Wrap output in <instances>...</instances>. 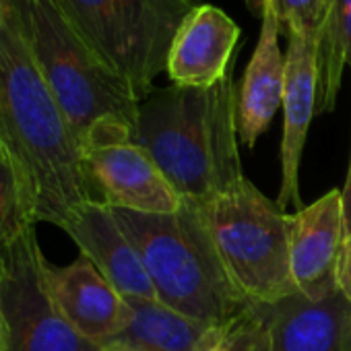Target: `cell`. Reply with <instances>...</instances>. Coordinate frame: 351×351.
I'll list each match as a JSON object with an SVG mask.
<instances>
[{
	"label": "cell",
	"instance_id": "cell-1",
	"mask_svg": "<svg viewBox=\"0 0 351 351\" xmlns=\"http://www.w3.org/2000/svg\"><path fill=\"white\" fill-rule=\"evenodd\" d=\"M0 143L23 176L38 223L62 230L79 207L97 201L81 143L40 73L15 13L0 23Z\"/></svg>",
	"mask_w": 351,
	"mask_h": 351
},
{
	"label": "cell",
	"instance_id": "cell-2",
	"mask_svg": "<svg viewBox=\"0 0 351 351\" xmlns=\"http://www.w3.org/2000/svg\"><path fill=\"white\" fill-rule=\"evenodd\" d=\"M134 141L182 203L205 207L244 178L234 75L207 89H153L138 106Z\"/></svg>",
	"mask_w": 351,
	"mask_h": 351
},
{
	"label": "cell",
	"instance_id": "cell-3",
	"mask_svg": "<svg viewBox=\"0 0 351 351\" xmlns=\"http://www.w3.org/2000/svg\"><path fill=\"white\" fill-rule=\"evenodd\" d=\"M112 213L141 254L157 302L163 306L217 326L250 304L230 279L201 207L184 203L169 215L128 209H112Z\"/></svg>",
	"mask_w": 351,
	"mask_h": 351
},
{
	"label": "cell",
	"instance_id": "cell-4",
	"mask_svg": "<svg viewBox=\"0 0 351 351\" xmlns=\"http://www.w3.org/2000/svg\"><path fill=\"white\" fill-rule=\"evenodd\" d=\"M13 13L81 149L106 124L136 128L141 99L132 85L83 40L56 0H13Z\"/></svg>",
	"mask_w": 351,
	"mask_h": 351
},
{
	"label": "cell",
	"instance_id": "cell-5",
	"mask_svg": "<svg viewBox=\"0 0 351 351\" xmlns=\"http://www.w3.org/2000/svg\"><path fill=\"white\" fill-rule=\"evenodd\" d=\"M234 285L254 304H279L298 291L289 263L291 215L246 176L201 207Z\"/></svg>",
	"mask_w": 351,
	"mask_h": 351
},
{
	"label": "cell",
	"instance_id": "cell-6",
	"mask_svg": "<svg viewBox=\"0 0 351 351\" xmlns=\"http://www.w3.org/2000/svg\"><path fill=\"white\" fill-rule=\"evenodd\" d=\"M83 40L143 101L165 73L171 40L195 0H56Z\"/></svg>",
	"mask_w": 351,
	"mask_h": 351
},
{
	"label": "cell",
	"instance_id": "cell-7",
	"mask_svg": "<svg viewBox=\"0 0 351 351\" xmlns=\"http://www.w3.org/2000/svg\"><path fill=\"white\" fill-rule=\"evenodd\" d=\"M36 223L0 250L3 351H101L60 312Z\"/></svg>",
	"mask_w": 351,
	"mask_h": 351
},
{
	"label": "cell",
	"instance_id": "cell-8",
	"mask_svg": "<svg viewBox=\"0 0 351 351\" xmlns=\"http://www.w3.org/2000/svg\"><path fill=\"white\" fill-rule=\"evenodd\" d=\"M83 159L97 201L112 209L169 215L184 205L126 124L97 128L83 143Z\"/></svg>",
	"mask_w": 351,
	"mask_h": 351
},
{
	"label": "cell",
	"instance_id": "cell-9",
	"mask_svg": "<svg viewBox=\"0 0 351 351\" xmlns=\"http://www.w3.org/2000/svg\"><path fill=\"white\" fill-rule=\"evenodd\" d=\"M285 52V89H283V136H281V186L277 205L295 213L302 207L300 195V165L314 114H318V38L291 27Z\"/></svg>",
	"mask_w": 351,
	"mask_h": 351
},
{
	"label": "cell",
	"instance_id": "cell-10",
	"mask_svg": "<svg viewBox=\"0 0 351 351\" xmlns=\"http://www.w3.org/2000/svg\"><path fill=\"white\" fill-rule=\"evenodd\" d=\"M345 238L343 193L328 191L291 215L289 263L298 291L320 300L337 291V263Z\"/></svg>",
	"mask_w": 351,
	"mask_h": 351
},
{
	"label": "cell",
	"instance_id": "cell-11",
	"mask_svg": "<svg viewBox=\"0 0 351 351\" xmlns=\"http://www.w3.org/2000/svg\"><path fill=\"white\" fill-rule=\"evenodd\" d=\"M238 23L215 5H197L171 40L165 73L176 87L207 89L232 71Z\"/></svg>",
	"mask_w": 351,
	"mask_h": 351
},
{
	"label": "cell",
	"instance_id": "cell-12",
	"mask_svg": "<svg viewBox=\"0 0 351 351\" xmlns=\"http://www.w3.org/2000/svg\"><path fill=\"white\" fill-rule=\"evenodd\" d=\"M62 230L122 298L157 300L141 254L106 203H85L71 215Z\"/></svg>",
	"mask_w": 351,
	"mask_h": 351
},
{
	"label": "cell",
	"instance_id": "cell-13",
	"mask_svg": "<svg viewBox=\"0 0 351 351\" xmlns=\"http://www.w3.org/2000/svg\"><path fill=\"white\" fill-rule=\"evenodd\" d=\"M50 291L64 318L99 347L110 345L126 326L130 308L97 267L79 254L66 267L48 269Z\"/></svg>",
	"mask_w": 351,
	"mask_h": 351
},
{
	"label": "cell",
	"instance_id": "cell-14",
	"mask_svg": "<svg viewBox=\"0 0 351 351\" xmlns=\"http://www.w3.org/2000/svg\"><path fill=\"white\" fill-rule=\"evenodd\" d=\"M261 34L252 58L238 87V134L240 143L254 149L256 141L271 126L283 104L285 89V54L281 52V21L275 0H267L261 17Z\"/></svg>",
	"mask_w": 351,
	"mask_h": 351
},
{
	"label": "cell",
	"instance_id": "cell-15",
	"mask_svg": "<svg viewBox=\"0 0 351 351\" xmlns=\"http://www.w3.org/2000/svg\"><path fill=\"white\" fill-rule=\"evenodd\" d=\"M271 351H351V304L337 289L302 293L271 306Z\"/></svg>",
	"mask_w": 351,
	"mask_h": 351
},
{
	"label": "cell",
	"instance_id": "cell-16",
	"mask_svg": "<svg viewBox=\"0 0 351 351\" xmlns=\"http://www.w3.org/2000/svg\"><path fill=\"white\" fill-rule=\"evenodd\" d=\"M130 316L110 345L138 351H207L217 326L189 318L157 300H128Z\"/></svg>",
	"mask_w": 351,
	"mask_h": 351
},
{
	"label": "cell",
	"instance_id": "cell-17",
	"mask_svg": "<svg viewBox=\"0 0 351 351\" xmlns=\"http://www.w3.org/2000/svg\"><path fill=\"white\" fill-rule=\"evenodd\" d=\"M345 69H351V0H332L318 40V114L335 110Z\"/></svg>",
	"mask_w": 351,
	"mask_h": 351
},
{
	"label": "cell",
	"instance_id": "cell-18",
	"mask_svg": "<svg viewBox=\"0 0 351 351\" xmlns=\"http://www.w3.org/2000/svg\"><path fill=\"white\" fill-rule=\"evenodd\" d=\"M38 223L23 176L0 143V250L9 246L27 226Z\"/></svg>",
	"mask_w": 351,
	"mask_h": 351
},
{
	"label": "cell",
	"instance_id": "cell-19",
	"mask_svg": "<svg viewBox=\"0 0 351 351\" xmlns=\"http://www.w3.org/2000/svg\"><path fill=\"white\" fill-rule=\"evenodd\" d=\"M207 351H271V306L250 302L217 326Z\"/></svg>",
	"mask_w": 351,
	"mask_h": 351
},
{
	"label": "cell",
	"instance_id": "cell-20",
	"mask_svg": "<svg viewBox=\"0 0 351 351\" xmlns=\"http://www.w3.org/2000/svg\"><path fill=\"white\" fill-rule=\"evenodd\" d=\"M332 0H275L281 29H304L320 40Z\"/></svg>",
	"mask_w": 351,
	"mask_h": 351
},
{
	"label": "cell",
	"instance_id": "cell-21",
	"mask_svg": "<svg viewBox=\"0 0 351 351\" xmlns=\"http://www.w3.org/2000/svg\"><path fill=\"white\" fill-rule=\"evenodd\" d=\"M343 193V211H345V238L337 263V287L343 298L351 304V155H349V169L345 178Z\"/></svg>",
	"mask_w": 351,
	"mask_h": 351
},
{
	"label": "cell",
	"instance_id": "cell-22",
	"mask_svg": "<svg viewBox=\"0 0 351 351\" xmlns=\"http://www.w3.org/2000/svg\"><path fill=\"white\" fill-rule=\"evenodd\" d=\"M244 3H246V7L250 9V13L254 17H263L265 7H267V0H244Z\"/></svg>",
	"mask_w": 351,
	"mask_h": 351
},
{
	"label": "cell",
	"instance_id": "cell-23",
	"mask_svg": "<svg viewBox=\"0 0 351 351\" xmlns=\"http://www.w3.org/2000/svg\"><path fill=\"white\" fill-rule=\"evenodd\" d=\"M13 15V0H0V23Z\"/></svg>",
	"mask_w": 351,
	"mask_h": 351
},
{
	"label": "cell",
	"instance_id": "cell-24",
	"mask_svg": "<svg viewBox=\"0 0 351 351\" xmlns=\"http://www.w3.org/2000/svg\"><path fill=\"white\" fill-rule=\"evenodd\" d=\"M101 351H138V349H132V347H126V345H106Z\"/></svg>",
	"mask_w": 351,
	"mask_h": 351
},
{
	"label": "cell",
	"instance_id": "cell-25",
	"mask_svg": "<svg viewBox=\"0 0 351 351\" xmlns=\"http://www.w3.org/2000/svg\"><path fill=\"white\" fill-rule=\"evenodd\" d=\"M0 351H3V312H0Z\"/></svg>",
	"mask_w": 351,
	"mask_h": 351
}]
</instances>
